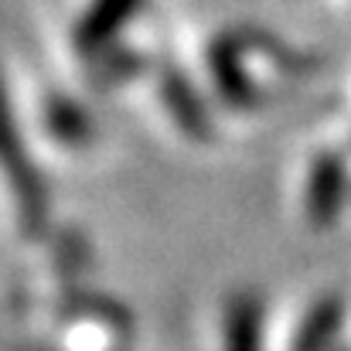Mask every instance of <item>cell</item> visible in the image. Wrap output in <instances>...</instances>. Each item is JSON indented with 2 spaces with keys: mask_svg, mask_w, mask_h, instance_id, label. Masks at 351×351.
Masks as SVG:
<instances>
[{
  "mask_svg": "<svg viewBox=\"0 0 351 351\" xmlns=\"http://www.w3.org/2000/svg\"><path fill=\"white\" fill-rule=\"evenodd\" d=\"M0 164H3V171L10 178V188H14V198H17L24 226L38 232L41 222H45V212H48L45 184H41L34 164L24 157V147H21V136H17V123L10 117V103H7L3 86H0Z\"/></svg>",
  "mask_w": 351,
  "mask_h": 351,
  "instance_id": "obj_1",
  "label": "cell"
},
{
  "mask_svg": "<svg viewBox=\"0 0 351 351\" xmlns=\"http://www.w3.org/2000/svg\"><path fill=\"white\" fill-rule=\"evenodd\" d=\"M133 7L136 0H93V7L75 24V48L82 55H96L99 48H106L133 14Z\"/></svg>",
  "mask_w": 351,
  "mask_h": 351,
  "instance_id": "obj_2",
  "label": "cell"
},
{
  "mask_svg": "<svg viewBox=\"0 0 351 351\" xmlns=\"http://www.w3.org/2000/svg\"><path fill=\"white\" fill-rule=\"evenodd\" d=\"M345 191V167L335 154H324L314 171H311V188H307V212L317 226H328V219L338 215Z\"/></svg>",
  "mask_w": 351,
  "mask_h": 351,
  "instance_id": "obj_3",
  "label": "cell"
},
{
  "mask_svg": "<svg viewBox=\"0 0 351 351\" xmlns=\"http://www.w3.org/2000/svg\"><path fill=\"white\" fill-rule=\"evenodd\" d=\"M226 351H263V304L239 293L226 307Z\"/></svg>",
  "mask_w": 351,
  "mask_h": 351,
  "instance_id": "obj_4",
  "label": "cell"
},
{
  "mask_svg": "<svg viewBox=\"0 0 351 351\" xmlns=\"http://www.w3.org/2000/svg\"><path fill=\"white\" fill-rule=\"evenodd\" d=\"M164 99L174 106V119L181 123V130H188L191 136H205L208 133V117L198 103V96L191 93V86L181 75H164Z\"/></svg>",
  "mask_w": 351,
  "mask_h": 351,
  "instance_id": "obj_5",
  "label": "cell"
},
{
  "mask_svg": "<svg viewBox=\"0 0 351 351\" xmlns=\"http://www.w3.org/2000/svg\"><path fill=\"white\" fill-rule=\"evenodd\" d=\"M338 321H341V304L338 300H321L307 324L300 328L293 351H328V345L335 341V331H338Z\"/></svg>",
  "mask_w": 351,
  "mask_h": 351,
  "instance_id": "obj_6",
  "label": "cell"
}]
</instances>
